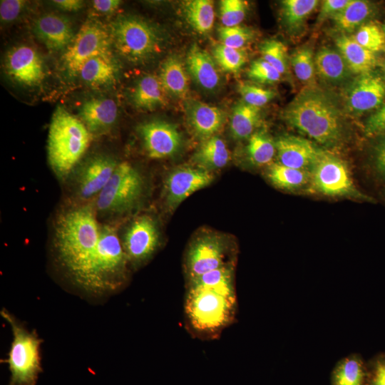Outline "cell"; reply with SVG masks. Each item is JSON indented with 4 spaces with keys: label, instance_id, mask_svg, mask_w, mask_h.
Listing matches in <instances>:
<instances>
[{
    "label": "cell",
    "instance_id": "1",
    "mask_svg": "<svg viewBox=\"0 0 385 385\" xmlns=\"http://www.w3.org/2000/svg\"><path fill=\"white\" fill-rule=\"evenodd\" d=\"M53 247L60 266L93 292L117 290L128 279V260L114 227L101 223L88 205L61 211L53 225Z\"/></svg>",
    "mask_w": 385,
    "mask_h": 385
},
{
    "label": "cell",
    "instance_id": "2",
    "mask_svg": "<svg viewBox=\"0 0 385 385\" xmlns=\"http://www.w3.org/2000/svg\"><path fill=\"white\" fill-rule=\"evenodd\" d=\"M237 310L234 264L186 282L184 324L193 338L201 341L219 339L236 322Z\"/></svg>",
    "mask_w": 385,
    "mask_h": 385
},
{
    "label": "cell",
    "instance_id": "3",
    "mask_svg": "<svg viewBox=\"0 0 385 385\" xmlns=\"http://www.w3.org/2000/svg\"><path fill=\"white\" fill-rule=\"evenodd\" d=\"M344 110L330 91L306 86L284 108L282 118L292 127L332 148L342 144L346 136Z\"/></svg>",
    "mask_w": 385,
    "mask_h": 385
},
{
    "label": "cell",
    "instance_id": "4",
    "mask_svg": "<svg viewBox=\"0 0 385 385\" xmlns=\"http://www.w3.org/2000/svg\"><path fill=\"white\" fill-rule=\"evenodd\" d=\"M91 140L82 120L58 106L53 113L48 135V163L60 178L68 176L80 161Z\"/></svg>",
    "mask_w": 385,
    "mask_h": 385
},
{
    "label": "cell",
    "instance_id": "5",
    "mask_svg": "<svg viewBox=\"0 0 385 385\" xmlns=\"http://www.w3.org/2000/svg\"><path fill=\"white\" fill-rule=\"evenodd\" d=\"M111 36L118 53L133 63L151 59L160 52L163 43L156 26L134 16L116 19L112 23Z\"/></svg>",
    "mask_w": 385,
    "mask_h": 385
},
{
    "label": "cell",
    "instance_id": "6",
    "mask_svg": "<svg viewBox=\"0 0 385 385\" xmlns=\"http://www.w3.org/2000/svg\"><path fill=\"white\" fill-rule=\"evenodd\" d=\"M1 315L10 324L13 334L8 358L4 361L11 372L9 385H36L42 371L40 356L42 340L6 309L1 311Z\"/></svg>",
    "mask_w": 385,
    "mask_h": 385
},
{
    "label": "cell",
    "instance_id": "7",
    "mask_svg": "<svg viewBox=\"0 0 385 385\" xmlns=\"http://www.w3.org/2000/svg\"><path fill=\"white\" fill-rule=\"evenodd\" d=\"M144 181L139 171L131 164L122 162L117 165L112 177L97 196V214L119 215L131 209L140 200Z\"/></svg>",
    "mask_w": 385,
    "mask_h": 385
},
{
    "label": "cell",
    "instance_id": "8",
    "mask_svg": "<svg viewBox=\"0 0 385 385\" xmlns=\"http://www.w3.org/2000/svg\"><path fill=\"white\" fill-rule=\"evenodd\" d=\"M310 173V186L319 193L369 200L356 188L346 163L328 151L323 150Z\"/></svg>",
    "mask_w": 385,
    "mask_h": 385
},
{
    "label": "cell",
    "instance_id": "9",
    "mask_svg": "<svg viewBox=\"0 0 385 385\" xmlns=\"http://www.w3.org/2000/svg\"><path fill=\"white\" fill-rule=\"evenodd\" d=\"M111 34L101 23L86 21L62 55L64 68L71 76L78 74L86 61L98 55L111 53Z\"/></svg>",
    "mask_w": 385,
    "mask_h": 385
},
{
    "label": "cell",
    "instance_id": "10",
    "mask_svg": "<svg viewBox=\"0 0 385 385\" xmlns=\"http://www.w3.org/2000/svg\"><path fill=\"white\" fill-rule=\"evenodd\" d=\"M226 242L217 236H203L194 240L185 257L187 282L207 272L234 264Z\"/></svg>",
    "mask_w": 385,
    "mask_h": 385
},
{
    "label": "cell",
    "instance_id": "11",
    "mask_svg": "<svg viewBox=\"0 0 385 385\" xmlns=\"http://www.w3.org/2000/svg\"><path fill=\"white\" fill-rule=\"evenodd\" d=\"M385 99V82L371 72L359 75L344 91L343 108L346 113L359 115L378 108Z\"/></svg>",
    "mask_w": 385,
    "mask_h": 385
},
{
    "label": "cell",
    "instance_id": "12",
    "mask_svg": "<svg viewBox=\"0 0 385 385\" xmlns=\"http://www.w3.org/2000/svg\"><path fill=\"white\" fill-rule=\"evenodd\" d=\"M128 262L133 267L148 261L157 250L160 237L152 217L142 215L135 219L121 240Z\"/></svg>",
    "mask_w": 385,
    "mask_h": 385
},
{
    "label": "cell",
    "instance_id": "13",
    "mask_svg": "<svg viewBox=\"0 0 385 385\" xmlns=\"http://www.w3.org/2000/svg\"><path fill=\"white\" fill-rule=\"evenodd\" d=\"M118 163L107 155H95L86 161L74 175V189L83 200L97 197L112 177Z\"/></svg>",
    "mask_w": 385,
    "mask_h": 385
},
{
    "label": "cell",
    "instance_id": "14",
    "mask_svg": "<svg viewBox=\"0 0 385 385\" xmlns=\"http://www.w3.org/2000/svg\"><path fill=\"white\" fill-rule=\"evenodd\" d=\"M138 130L150 158L170 157L182 145L181 135L172 123L163 120H151L140 125Z\"/></svg>",
    "mask_w": 385,
    "mask_h": 385
},
{
    "label": "cell",
    "instance_id": "15",
    "mask_svg": "<svg viewBox=\"0 0 385 385\" xmlns=\"http://www.w3.org/2000/svg\"><path fill=\"white\" fill-rule=\"evenodd\" d=\"M5 68L14 81L25 86H34L41 83L45 76L42 59L30 46L19 45L6 54Z\"/></svg>",
    "mask_w": 385,
    "mask_h": 385
},
{
    "label": "cell",
    "instance_id": "16",
    "mask_svg": "<svg viewBox=\"0 0 385 385\" xmlns=\"http://www.w3.org/2000/svg\"><path fill=\"white\" fill-rule=\"evenodd\" d=\"M278 163L296 169L310 170L323 150L301 137L284 135L275 140Z\"/></svg>",
    "mask_w": 385,
    "mask_h": 385
},
{
    "label": "cell",
    "instance_id": "17",
    "mask_svg": "<svg viewBox=\"0 0 385 385\" xmlns=\"http://www.w3.org/2000/svg\"><path fill=\"white\" fill-rule=\"evenodd\" d=\"M212 180L213 175L203 168L185 167L173 171L165 184L168 204L175 207L193 192L210 185Z\"/></svg>",
    "mask_w": 385,
    "mask_h": 385
},
{
    "label": "cell",
    "instance_id": "18",
    "mask_svg": "<svg viewBox=\"0 0 385 385\" xmlns=\"http://www.w3.org/2000/svg\"><path fill=\"white\" fill-rule=\"evenodd\" d=\"M36 37L50 51L66 48L75 35L68 19L56 14H46L38 17L34 24Z\"/></svg>",
    "mask_w": 385,
    "mask_h": 385
},
{
    "label": "cell",
    "instance_id": "19",
    "mask_svg": "<svg viewBox=\"0 0 385 385\" xmlns=\"http://www.w3.org/2000/svg\"><path fill=\"white\" fill-rule=\"evenodd\" d=\"M115 102L108 98H92L81 107L80 119L91 133H100L111 128L118 117Z\"/></svg>",
    "mask_w": 385,
    "mask_h": 385
},
{
    "label": "cell",
    "instance_id": "20",
    "mask_svg": "<svg viewBox=\"0 0 385 385\" xmlns=\"http://www.w3.org/2000/svg\"><path fill=\"white\" fill-rule=\"evenodd\" d=\"M187 116L195 134L204 140L215 136L220 131L225 122V115L216 106L192 101L188 105Z\"/></svg>",
    "mask_w": 385,
    "mask_h": 385
},
{
    "label": "cell",
    "instance_id": "21",
    "mask_svg": "<svg viewBox=\"0 0 385 385\" xmlns=\"http://www.w3.org/2000/svg\"><path fill=\"white\" fill-rule=\"evenodd\" d=\"M187 69L194 81L202 88L215 90L220 76L212 56L197 44L190 48L186 57Z\"/></svg>",
    "mask_w": 385,
    "mask_h": 385
},
{
    "label": "cell",
    "instance_id": "22",
    "mask_svg": "<svg viewBox=\"0 0 385 385\" xmlns=\"http://www.w3.org/2000/svg\"><path fill=\"white\" fill-rule=\"evenodd\" d=\"M316 75L324 83L339 86L349 79L351 71L338 50L324 46L314 56Z\"/></svg>",
    "mask_w": 385,
    "mask_h": 385
},
{
    "label": "cell",
    "instance_id": "23",
    "mask_svg": "<svg viewBox=\"0 0 385 385\" xmlns=\"http://www.w3.org/2000/svg\"><path fill=\"white\" fill-rule=\"evenodd\" d=\"M335 43L352 73L360 75L371 72L376 66L374 53L362 47L354 38L342 34L336 38Z\"/></svg>",
    "mask_w": 385,
    "mask_h": 385
},
{
    "label": "cell",
    "instance_id": "24",
    "mask_svg": "<svg viewBox=\"0 0 385 385\" xmlns=\"http://www.w3.org/2000/svg\"><path fill=\"white\" fill-rule=\"evenodd\" d=\"M167 94L159 76L149 74L137 82L131 97L137 108L152 111L167 103Z\"/></svg>",
    "mask_w": 385,
    "mask_h": 385
},
{
    "label": "cell",
    "instance_id": "25",
    "mask_svg": "<svg viewBox=\"0 0 385 385\" xmlns=\"http://www.w3.org/2000/svg\"><path fill=\"white\" fill-rule=\"evenodd\" d=\"M118 73V66L111 53L94 56L86 61L78 72L81 78L93 86H105L113 82Z\"/></svg>",
    "mask_w": 385,
    "mask_h": 385
},
{
    "label": "cell",
    "instance_id": "26",
    "mask_svg": "<svg viewBox=\"0 0 385 385\" xmlns=\"http://www.w3.org/2000/svg\"><path fill=\"white\" fill-rule=\"evenodd\" d=\"M366 361L360 354L353 353L339 360L330 376V385H365Z\"/></svg>",
    "mask_w": 385,
    "mask_h": 385
},
{
    "label": "cell",
    "instance_id": "27",
    "mask_svg": "<svg viewBox=\"0 0 385 385\" xmlns=\"http://www.w3.org/2000/svg\"><path fill=\"white\" fill-rule=\"evenodd\" d=\"M166 92L178 98H185L189 91L188 77L180 58L168 56L163 61L158 76Z\"/></svg>",
    "mask_w": 385,
    "mask_h": 385
},
{
    "label": "cell",
    "instance_id": "28",
    "mask_svg": "<svg viewBox=\"0 0 385 385\" xmlns=\"http://www.w3.org/2000/svg\"><path fill=\"white\" fill-rule=\"evenodd\" d=\"M374 4L364 0H350L349 3L331 19L337 29L351 33L363 25L374 13Z\"/></svg>",
    "mask_w": 385,
    "mask_h": 385
},
{
    "label": "cell",
    "instance_id": "29",
    "mask_svg": "<svg viewBox=\"0 0 385 385\" xmlns=\"http://www.w3.org/2000/svg\"><path fill=\"white\" fill-rule=\"evenodd\" d=\"M319 4L317 0H284L281 2V17L287 32L294 36L302 33L306 21Z\"/></svg>",
    "mask_w": 385,
    "mask_h": 385
},
{
    "label": "cell",
    "instance_id": "30",
    "mask_svg": "<svg viewBox=\"0 0 385 385\" xmlns=\"http://www.w3.org/2000/svg\"><path fill=\"white\" fill-rule=\"evenodd\" d=\"M182 10L186 21L195 31L205 34L212 29L215 21L213 1H186L183 3Z\"/></svg>",
    "mask_w": 385,
    "mask_h": 385
},
{
    "label": "cell",
    "instance_id": "31",
    "mask_svg": "<svg viewBox=\"0 0 385 385\" xmlns=\"http://www.w3.org/2000/svg\"><path fill=\"white\" fill-rule=\"evenodd\" d=\"M193 159L201 168L217 169L227 164L230 153L223 140L215 135L203 140Z\"/></svg>",
    "mask_w": 385,
    "mask_h": 385
},
{
    "label": "cell",
    "instance_id": "32",
    "mask_svg": "<svg viewBox=\"0 0 385 385\" xmlns=\"http://www.w3.org/2000/svg\"><path fill=\"white\" fill-rule=\"evenodd\" d=\"M260 119V108L240 101L233 108L230 128L237 140L249 138Z\"/></svg>",
    "mask_w": 385,
    "mask_h": 385
},
{
    "label": "cell",
    "instance_id": "33",
    "mask_svg": "<svg viewBox=\"0 0 385 385\" xmlns=\"http://www.w3.org/2000/svg\"><path fill=\"white\" fill-rule=\"evenodd\" d=\"M267 176L274 185L288 190L300 188L311 180L310 170L292 168L279 163L270 165Z\"/></svg>",
    "mask_w": 385,
    "mask_h": 385
},
{
    "label": "cell",
    "instance_id": "34",
    "mask_svg": "<svg viewBox=\"0 0 385 385\" xmlns=\"http://www.w3.org/2000/svg\"><path fill=\"white\" fill-rule=\"evenodd\" d=\"M249 160L255 165L269 164L273 159L276 148L274 140L264 130L254 132L247 145Z\"/></svg>",
    "mask_w": 385,
    "mask_h": 385
},
{
    "label": "cell",
    "instance_id": "35",
    "mask_svg": "<svg viewBox=\"0 0 385 385\" xmlns=\"http://www.w3.org/2000/svg\"><path fill=\"white\" fill-rule=\"evenodd\" d=\"M290 62L297 78L306 86L315 85L316 70L314 56L311 48L302 46L295 50Z\"/></svg>",
    "mask_w": 385,
    "mask_h": 385
},
{
    "label": "cell",
    "instance_id": "36",
    "mask_svg": "<svg viewBox=\"0 0 385 385\" xmlns=\"http://www.w3.org/2000/svg\"><path fill=\"white\" fill-rule=\"evenodd\" d=\"M217 64L225 71L237 73L247 61V53L243 48H233L219 44L212 51Z\"/></svg>",
    "mask_w": 385,
    "mask_h": 385
},
{
    "label": "cell",
    "instance_id": "37",
    "mask_svg": "<svg viewBox=\"0 0 385 385\" xmlns=\"http://www.w3.org/2000/svg\"><path fill=\"white\" fill-rule=\"evenodd\" d=\"M262 59L269 63L281 74L288 69V56L284 44L275 39L265 41L260 46Z\"/></svg>",
    "mask_w": 385,
    "mask_h": 385
},
{
    "label": "cell",
    "instance_id": "38",
    "mask_svg": "<svg viewBox=\"0 0 385 385\" xmlns=\"http://www.w3.org/2000/svg\"><path fill=\"white\" fill-rule=\"evenodd\" d=\"M354 38L362 47L373 53L385 46V38L381 27L371 22L361 26Z\"/></svg>",
    "mask_w": 385,
    "mask_h": 385
},
{
    "label": "cell",
    "instance_id": "39",
    "mask_svg": "<svg viewBox=\"0 0 385 385\" xmlns=\"http://www.w3.org/2000/svg\"><path fill=\"white\" fill-rule=\"evenodd\" d=\"M247 3L242 0H222L220 2V19L223 26H239L247 13Z\"/></svg>",
    "mask_w": 385,
    "mask_h": 385
},
{
    "label": "cell",
    "instance_id": "40",
    "mask_svg": "<svg viewBox=\"0 0 385 385\" xmlns=\"http://www.w3.org/2000/svg\"><path fill=\"white\" fill-rule=\"evenodd\" d=\"M218 34L222 44L233 48H243L253 37V32L247 27L235 26L231 27L220 26Z\"/></svg>",
    "mask_w": 385,
    "mask_h": 385
},
{
    "label": "cell",
    "instance_id": "41",
    "mask_svg": "<svg viewBox=\"0 0 385 385\" xmlns=\"http://www.w3.org/2000/svg\"><path fill=\"white\" fill-rule=\"evenodd\" d=\"M238 91L244 102L258 108L269 103L276 96L272 90L245 83L239 85Z\"/></svg>",
    "mask_w": 385,
    "mask_h": 385
},
{
    "label": "cell",
    "instance_id": "42",
    "mask_svg": "<svg viewBox=\"0 0 385 385\" xmlns=\"http://www.w3.org/2000/svg\"><path fill=\"white\" fill-rule=\"evenodd\" d=\"M247 75L250 78L263 83L279 81L282 76L277 69L262 58L252 61Z\"/></svg>",
    "mask_w": 385,
    "mask_h": 385
},
{
    "label": "cell",
    "instance_id": "43",
    "mask_svg": "<svg viewBox=\"0 0 385 385\" xmlns=\"http://www.w3.org/2000/svg\"><path fill=\"white\" fill-rule=\"evenodd\" d=\"M365 385H385V352L376 354L366 361Z\"/></svg>",
    "mask_w": 385,
    "mask_h": 385
},
{
    "label": "cell",
    "instance_id": "44",
    "mask_svg": "<svg viewBox=\"0 0 385 385\" xmlns=\"http://www.w3.org/2000/svg\"><path fill=\"white\" fill-rule=\"evenodd\" d=\"M385 132V104L381 106L366 120L364 133L367 136H374Z\"/></svg>",
    "mask_w": 385,
    "mask_h": 385
},
{
    "label": "cell",
    "instance_id": "45",
    "mask_svg": "<svg viewBox=\"0 0 385 385\" xmlns=\"http://www.w3.org/2000/svg\"><path fill=\"white\" fill-rule=\"evenodd\" d=\"M25 1L3 0L0 3V19L2 22H10L16 19L22 11Z\"/></svg>",
    "mask_w": 385,
    "mask_h": 385
},
{
    "label": "cell",
    "instance_id": "46",
    "mask_svg": "<svg viewBox=\"0 0 385 385\" xmlns=\"http://www.w3.org/2000/svg\"><path fill=\"white\" fill-rule=\"evenodd\" d=\"M350 0H325L322 3L317 22L321 23L327 19H332L334 15L342 11Z\"/></svg>",
    "mask_w": 385,
    "mask_h": 385
},
{
    "label": "cell",
    "instance_id": "47",
    "mask_svg": "<svg viewBox=\"0 0 385 385\" xmlns=\"http://www.w3.org/2000/svg\"><path fill=\"white\" fill-rule=\"evenodd\" d=\"M374 162L376 171L380 175H385V137L375 147Z\"/></svg>",
    "mask_w": 385,
    "mask_h": 385
},
{
    "label": "cell",
    "instance_id": "48",
    "mask_svg": "<svg viewBox=\"0 0 385 385\" xmlns=\"http://www.w3.org/2000/svg\"><path fill=\"white\" fill-rule=\"evenodd\" d=\"M121 4L119 0H95L93 6L98 12L108 14L115 11Z\"/></svg>",
    "mask_w": 385,
    "mask_h": 385
},
{
    "label": "cell",
    "instance_id": "49",
    "mask_svg": "<svg viewBox=\"0 0 385 385\" xmlns=\"http://www.w3.org/2000/svg\"><path fill=\"white\" fill-rule=\"evenodd\" d=\"M53 3L59 9L68 11H78L83 6V1L80 0H55Z\"/></svg>",
    "mask_w": 385,
    "mask_h": 385
},
{
    "label": "cell",
    "instance_id": "50",
    "mask_svg": "<svg viewBox=\"0 0 385 385\" xmlns=\"http://www.w3.org/2000/svg\"><path fill=\"white\" fill-rule=\"evenodd\" d=\"M381 29H382V30H383V32H384V38H385V24H383V25L381 26Z\"/></svg>",
    "mask_w": 385,
    "mask_h": 385
}]
</instances>
